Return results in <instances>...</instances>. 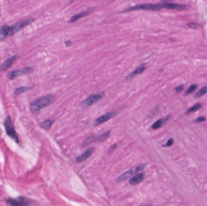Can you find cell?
<instances>
[{
  "mask_svg": "<svg viewBox=\"0 0 207 206\" xmlns=\"http://www.w3.org/2000/svg\"><path fill=\"white\" fill-rule=\"evenodd\" d=\"M35 21L34 18H29L26 20L18 22L12 26L4 25L0 27V41L6 38L14 35L15 33Z\"/></svg>",
  "mask_w": 207,
  "mask_h": 206,
  "instance_id": "1",
  "label": "cell"
},
{
  "mask_svg": "<svg viewBox=\"0 0 207 206\" xmlns=\"http://www.w3.org/2000/svg\"><path fill=\"white\" fill-rule=\"evenodd\" d=\"M55 97L52 95L44 96L35 100L30 106L31 113L34 115L37 114L41 109L51 105L55 102Z\"/></svg>",
  "mask_w": 207,
  "mask_h": 206,
  "instance_id": "2",
  "label": "cell"
},
{
  "mask_svg": "<svg viewBox=\"0 0 207 206\" xmlns=\"http://www.w3.org/2000/svg\"><path fill=\"white\" fill-rule=\"evenodd\" d=\"M162 9H164L163 4L157 3V4H151V3H145L135 5L134 6L130 7L124 10H123L120 13H127L130 12L136 11H159Z\"/></svg>",
  "mask_w": 207,
  "mask_h": 206,
  "instance_id": "3",
  "label": "cell"
},
{
  "mask_svg": "<svg viewBox=\"0 0 207 206\" xmlns=\"http://www.w3.org/2000/svg\"><path fill=\"white\" fill-rule=\"evenodd\" d=\"M147 164L146 163H143V164H141V165L137 166L135 169H131L130 170L126 171L124 174H123L122 175H120L116 180L117 182H121L123 181H124L125 180L128 179V178L131 177L133 175H134L135 174L142 171L145 167Z\"/></svg>",
  "mask_w": 207,
  "mask_h": 206,
  "instance_id": "4",
  "label": "cell"
},
{
  "mask_svg": "<svg viewBox=\"0 0 207 206\" xmlns=\"http://www.w3.org/2000/svg\"><path fill=\"white\" fill-rule=\"evenodd\" d=\"M4 126L6 128V133H7V134H8V135H9L17 142H18V136L15 130L14 126L11 120V117L9 115H8L5 120Z\"/></svg>",
  "mask_w": 207,
  "mask_h": 206,
  "instance_id": "5",
  "label": "cell"
},
{
  "mask_svg": "<svg viewBox=\"0 0 207 206\" xmlns=\"http://www.w3.org/2000/svg\"><path fill=\"white\" fill-rule=\"evenodd\" d=\"M104 96V93L102 92L99 94H94V95H92V96H90L89 98H87L85 101H84L83 102V104H82L83 108L84 109L87 108L88 107L90 106L94 103H96L97 102L100 101L103 97Z\"/></svg>",
  "mask_w": 207,
  "mask_h": 206,
  "instance_id": "6",
  "label": "cell"
},
{
  "mask_svg": "<svg viewBox=\"0 0 207 206\" xmlns=\"http://www.w3.org/2000/svg\"><path fill=\"white\" fill-rule=\"evenodd\" d=\"M33 72V68L31 67H26L24 68H22L21 69L17 70L9 73L8 76L10 79H13L16 78L17 77L21 76L22 75L29 74Z\"/></svg>",
  "mask_w": 207,
  "mask_h": 206,
  "instance_id": "7",
  "label": "cell"
},
{
  "mask_svg": "<svg viewBox=\"0 0 207 206\" xmlns=\"http://www.w3.org/2000/svg\"><path fill=\"white\" fill-rule=\"evenodd\" d=\"M6 203L11 206H27L29 202L22 197H19L17 199H7Z\"/></svg>",
  "mask_w": 207,
  "mask_h": 206,
  "instance_id": "8",
  "label": "cell"
},
{
  "mask_svg": "<svg viewBox=\"0 0 207 206\" xmlns=\"http://www.w3.org/2000/svg\"><path fill=\"white\" fill-rule=\"evenodd\" d=\"M19 57H20L19 55L16 54V55L12 56L11 58H8L7 60H6L0 65V70L1 72L6 71L9 67H11V65L13 64V63L15 62Z\"/></svg>",
  "mask_w": 207,
  "mask_h": 206,
  "instance_id": "9",
  "label": "cell"
},
{
  "mask_svg": "<svg viewBox=\"0 0 207 206\" xmlns=\"http://www.w3.org/2000/svg\"><path fill=\"white\" fill-rule=\"evenodd\" d=\"M114 115V113L111 112V113H108L104 114L103 115L98 117L94 122V126H98L99 124H101L103 123L106 122L107 121L109 120L110 119H112Z\"/></svg>",
  "mask_w": 207,
  "mask_h": 206,
  "instance_id": "10",
  "label": "cell"
},
{
  "mask_svg": "<svg viewBox=\"0 0 207 206\" xmlns=\"http://www.w3.org/2000/svg\"><path fill=\"white\" fill-rule=\"evenodd\" d=\"M145 70V65L144 63L141 65L139 67L136 68L135 70L132 73H131L129 75H128L126 77V81H130L133 79L135 76L139 75L144 72Z\"/></svg>",
  "mask_w": 207,
  "mask_h": 206,
  "instance_id": "11",
  "label": "cell"
},
{
  "mask_svg": "<svg viewBox=\"0 0 207 206\" xmlns=\"http://www.w3.org/2000/svg\"><path fill=\"white\" fill-rule=\"evenodd\" d=\"M164 8L167 9L171 10H177V11H182L185 9L186 7L184 5H181L176 3H171V2H165L163 3Z\"/></svg>",
  "mask_w": 207,
  "mask_h": 206,
  "instance_id": "12",
  "label": "cell"
},
{
  "mask_svg": "<svg viewBox=\"0 0 207 206\" xmlns=\"http://www.w3.org/2000/svg\"><path fill=\"white\" fill-rule=\"evenodd\" d=\"M145 174L144 172H142L140 173L137 175H135V176H133V178H132L130 180L129 183L130 185H136L138 184H139L140 183H141L145 178Z\"/></svg>",
  "mask_w": 207,
  "mask_h": 206,
  "instance_id": "13",
  "label": "cell"
},
{
  "mask_svg": "<svg viewBox=\"0 0 207 206\" xmlns=\"http://www.w3.org/2000/svg\"><path fill=\"white\" fill-rule=\"evenodd\" d=\"M93 151H94L93 147H90L88 149H87L84 153H83L81 155H80L79 156H78L76 158V162L77 163H81L83 161L87 160L89 157L91 156V155L92 154Z\"/></svg>",
  "mask_w": 207,
  "mask_h": 206,
  "instance_id": "14",
  "label": "cell"
},
{
  "mask_svg": "<svg viewBox=\"0 0 207 206\" xmlns=\"http://www.w3.org/2000/svg\"><path fill=\"white\" fill-rule=\"evenodd\" d=\"M92 10H88L87 11H84V12H83L80 13H78V14H76V15H73L72 17L69 20V22H76V21H78L79 19H81L84 16H86L87 15H89L90 13H92Z\"/></svg>",
  "mask_w": 207,
  "mask_h": 206,
  "instance_id": "15",
  "label": "cell"
},
{
  "mask_svg": "<svg viewBox=\"0 0 207 206\" xmlns=\"http://www.w3.org/2000/svg\"><path fill=\"white\" fill-rule=\"evenodd\" d=\"M110 135V131H107L105 133L100 134L96 137L93 136V142H103L105 140L107 139V138Z\"/></svg>",
  "mask_w": 207,
  "mask_h": 206,
  "instance_id": "16",
  "label": "cell"
},
{
  "mask_svg": "<svg viewBox=\"0 0 207 206\" xmlns=\"http://www.w3.org/2000/svg\"><path fill=\"white\" fill-rule=\"evenodd\" d=\"M168 118H170V117H167L166 119H159L158 120H157L156 122L154 123V124L152 125V128L153 129H159V128H161L163 124L166 123V121L168 120Z\"/></svg>",
  "mask_w": 207,
  "mask_h": 206,
  "instance_id": "17",
  "label": "cell"
},
{
  "mask_svg": "<svg viewBox=\"0 0 207 206\" xmlns=\"http://www.w3.org/2000/svg\"><path fill=\"white\" fill-rule=\"evenodd\" d=\"M53 121L52 120L48 119V120H46L44 121L43 122H42L41 124H40V126H41V128H42L43 129H47L51 128V126H52V124H53Z\"/></svg>",
  "mask_w": 207,
  "mask_h": 206,
  "instance_id": "18",
  "label": "cell"
},
{
  "mask_svg": "<svg viewBox=\"0 0 207 206\" xmlns=\"http://www.w3.org/2000/svg\"><path fill=\"white\" fill-rule=\"evenodd\" d=\"M29 89V88L27 87H20V88H18L15 89L13 93L15 95H18V94H20L24 93V92H26Z\"/></svg>",
  "mask_w": 207,
  "mask_h": 206,
  "instance_id": "19",
  "label": "cell"
},
{
  "mask_svg": "<svg viewBox=\"0 0 207 206\" xmlns=\"http://www.w3.org/2000/svg\"><path fill=\"white\" fill-rule=\"evenodd\" d=\"M207 93V87H204L203 88H202L197 93L195 94V98H199L201 96H202L203 95H204L205 94Z\"/></svg>",
  "mask_w": 207,
  "mask_h": 206,
  "instance_id": "20",
  "label": "cell"
},
{
  "mask_svg": "<svg viewBox=\"0 0 207 206\" xmlns=\"http://www.w3.org/2000/svg\"><path fill=\"white\" fill-rule=\"evenodd\" d=\"M202 107V105L200 103H197L195 105H194L193 106H192L191 108H190L188 111L186 112V114L191 113V112H195L197 110H199V109H200Z\"/></svg>",
  "mask_w": 207,
  "mask_h": 206,
  "instance_id": "21",
  "label": "cell"
},
{
  "mask_svg": "<svg viewBox=\"0 0 207 206\" xmlns=\"http://www.w3.org/2000/svg\"><path fill=\"white\" fill-rule=\"evenodd\" d=\"M197 88V85L196 84H193L192 85H191L188 89L186 90V91L184 93L185 96H187L188 94H190L192 93H193L195 91V90Z\"/></svg>",
  "mask_w": 207,
  "mask_h": 206,
  "instance_id": "22",
  "label": "cell"
},
{
  "mask_svg": "<svg viewBox=\"0 0 207 206\" xmlns=\"http://www.w3.org/2000/svg\"><path fill=\"white\" fill-rule=\"evenodd\" d=\"M93 142V136L92 137H89L87 138H86L84 142H83V146H87L89 144H91Z\"/></svg>",
  "mask_w": 207,
  "mask_h": 206,
  "instance_id": "23",
  "label": "cell"
},
{
  "mask_svg": "<svg viewBox=\"0 0 207 206\" xmlns=\"http://www.w3.org/2000/svg\"><path fill=\"white\" fill-rule=\"evenodd\" d=\"M188 26L190 27V28H192V29H197L200 26H199V24L195 23V22H190V23L188 24Z\"/></svg>",
  "mask_w": 207,
  "mask_h": 206,
  "instance_id": "24",
  "label": "cell"
},
{
  "mask_svg": "<svg viewBox=\"0 0 207 206\" xmlns=\"http://www.w3.org/2000/svg\"><path fill=\"white\" fill-rule=\"evenodd\" d=\"M116 146H117V144H114L113 145H112V146L109 148V149H108V154H110V153L113 152L114 150H115V149L116 148Z\"/></svg>",
  "mask_w": 207,
  "mask_h": 206,
  "instance_id": "25",
  "label": "cell"
},
{
  "mask_svg": "<svg viewBox=\"0 0 207 206\" xmlns=\"http://www.w3.org/2000/svg\"><path fill=\"white\" fill-rule=\"evenodd\" d=\"M184 87L183 85H179V86L176 87L175 88V90H176L177 93H179L181 92L184 90Z\"/></svg>",
  "mask_w": 207,
  "mask_h": 206,
  "instance_id": "26",
  "label": "cell"
},
{
  "mask_svg": "<svg viewBox=\"0 0 207 206\" xmlns=\"http://www.w3.org/2000/svg\"><path fill=\"white\" fill-rule=\"evenodd\" d=\"M205 120V118L204 117H200L199 118L196 119L194 122H196V123H200V122H204Z\"/></svg>",
  "mask_w": 207,
  "mask_h": 206,
  "instance_id": "27",
  "label": "cell"
},
{
  "mask_svg": "<svg viewBox=\"0 0 207 206\" xmlns=\"http://www.w3.org/2000/svg\"><path fill=\"white\" fill-rule=\"evenodd\" d=\"M173 140L171 139V138H170V139H169L168 140V142H166V143L165 145H164V146H165V147H169V146H171L173 144Z\"/></svg>",
  "mask_w": 207,
  "mask_h": 206,
  "instance_id": "28",
  "label": "cell"
},
{
  "mask_svg": "<svg viewBox=\"0 0 207 206\" xmlns=\"http://www.w3.org/2000/svg\"><path fill=\"white\" fill-rule=\"evenodd\" d=\"M72 44V42L70 41H67L65 42V45L66 47H69Z\"/></svg>",
  "mask_w": 207,
  "mask_h": 206,
  "instance_id": "29",
  "label": "cell"
},
{
  "mask_svg": "<svg viewBox=\"0 0 207 206\" xmlns=\"http://www.w3.org/2000/svg\"><path fill=\"white\" fill-rule=\"evenodd\" d=\"M161 1H162L164 2H169V1H172V0H161Z\"/></svg>",
  "mask_w": 207,
  "mask_h": 206,
  "instance_id": "30",
  "label": "cell"
},
{
  "mask_svg": "<svg viewBox=\"0 0 207 206\" xmlns=\"http://www.w3.org/2000/svg\"><path fill=\"white\" fill-rule=\"evenodd\" d=\"M0 135H1V130H0Z\"/></svg>",
  "mask_w": 207,
  "mask_h": 206,
  "instance_id": "31",
  "label": "cell"
}]
</instances>
